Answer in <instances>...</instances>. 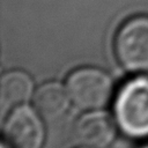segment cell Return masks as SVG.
<instances>
[{
    "label": "cell",
    "mask_w": 148,
    "mask_h": 148,
    "mask_svg": "<svg viewBox=\"0 0 148 148\" xmlns=\"http://www.w3.org/2000/svg\"><path fill=\"white\" fill-rule=\"evenodd\" d=\"M67 92L81 110H97L109 102L113 83L110 76L95 67H82L72 72L66 81Z\"/></svg>",
    "instance_id": "3957f363"
},
{
    "label": "cell",
    "mask_w": 148,
    "mask_h": 148,
    "mask_svg": "<svg viewBox=\"0 0 148 148\" xmlns=\"http://www.w3.org/2000/svg\"><path fill=\"white\" fill-rule=\"evenodd\" d=\"M69 95L59 82L42 84L34 95V104L38 113L46 119H56L68 108Z\"/></svg>",
    "instance_id": "52a82bcc"
},
{
    "label": "cell",
    "mask_w": 148,
    "mask_h": 148,
    "mask_svg": "<svg viewBox=\"0 0 148 148\" xmlns=\"http://www.w3.org/2000/svg\"><path fill=\"white\" fill-rule=\"evenodd\" d=\"M113 49L125 69L148 74V15H136L126 20L116 32Z\"/></svg>",
    "instance_id": "6da1fadb"
},
{
    "label": "cell",
    "mask_w": 148,
    "mask_h": 148,
    "mask_svg": "<svg viewBox=\"0 0 148 148\" xmlns=\"http://www.w3.org/2000/svg\"><path fill=\"white\" fill-rule=\"evenodd\" d=\"M114 113L126 134L148 135V77L133 79L121 88L116 98Z\"/></svg>",
    "instance_id": "7a4b0ae2"
},
{
    "label": "cell",
    "mask_w": 148,
    "mask_h": 148,
    "mask_svg": "<svg viewBox=\"0 0 148 148\" xmlns=\"http://www.w3.org/2000/svg\"><path fill=\"white\" fill-rule=\"evenodd\" d=\"M114 136L116 125L105 112H88L80 117L75 125V138L84 147L105 148Z\"/></svg>",
    "instance_id": "5b68a950"
},
{
    "label": "cell",
    "mask_w": 148,
    "mask_h": 148,
    "mask_svg": "<svg viewBox=\"0 0 148 148\" xmlns=\"http://www.w3.org/2000/svg\"><path fill=\"white\" fill-rule=\"evenodd\" d=\"M81 148H89V147H84V146H82V147H81Z\"/></svg>",
    "instance_id": "ba28073f"
},
{
    "label": "cell",
    "mask_w": 148,
    "mask_h": 148,
    "mask_svg": "<svg viewBox=\"0 0 148 148\" xmlns=\"http://www.w3.org/2000/svg\"><path fill=\"white\" fill-rule=\"evenodd\" d=\"M3 138L9 148H42L45 128L38 111L27 105L14 108L5 121Z\"/></svg>",
    "instance_id": "277c9868"
},
{
    "label": "cell",
    "mask_w": 148,
    "mask_h": 148,
    "mask_svg": "<svg viewBox=\"0 0 148 148\" xmlns=\"http://www.w3.org/2000/svg\"><path fill=\"white\" fill-rule=\"evenodd\" d=\"M32 90L34 82L28 73L20 69L6 72L0 80V104L2 111L27 102L31 97Z\"/></svg>",
    "instance_id": "8992f818"
}]
</instances>
